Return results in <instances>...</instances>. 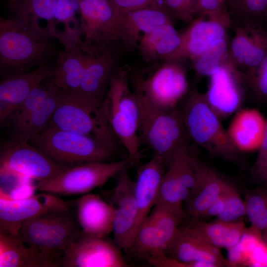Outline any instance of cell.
I'll return each instance as SVG.
<instances>
[{
  "mask_svg": "<svg viewBox=\"0 0 267 267\" xmlns=\"http://www.w3.org/2000/svg\"><path fill=\"white\" fill-rule=\"evenodd\" d=\"M264 24L265 28L267 30V8L264 15Z\"/></svg>",
  "mask_w": 267,
  "mask_h": 267,
  "instance_id": "f5cc1de1",
  "label": "cell"
},
{
  "mask_svg": "<svg viewBox=\"0 0 267 267\" xmlns=\"http://www.w3.org/2000/svg\"><path fill=\"white\" fill-rule=\"evenodd\" d=\"M162 178L156 203L183 206L190 190L185 187L169 168Z\"/></svg>",
  "mask_w": 267,
  "mask_h": 267,
  "instance_id": "ab89813d",
  "label": "cell"
},
{
  "mask_svg": "<svg viewBox=\"0 0 267 267\" xmlns=\"http://www.w3.org/2000/svg\"><path fill=\"white\" fill-rule=\"evenodd\" d=\"M267 152V118L266 119V127L263 140L260 148L257 158H260L264 156Z\"/></svg>",
  "mask_w": 267,
  "mask_h": 267,
  "instance_id": "816d5d0a",
  "label": "cell"
},
{
  "mask_svg": "<svg viewBox=\"0 0 267 267\" xmlns=\"http://www.w3.org/2000/svg\"><path fill=\"white\" fill-rule=\"evenodd\" d=\"M165 168L161 160L153 155L137 171L134 182L137 214L132 240L137 227L148 216L156 203L161 182L166 171Z\"/></svg>",
  "mask_w": 267,
  "mask_h": 267,
  "instance_id": "cb8c5ba5",
  "label": "cell"
},
{
  "mask_svg": "<svg viewBox=\"0 0 267 267\" xmlns=\"http://www.w3.org/2000/svg\"><path fill=\"white\" fill-rule=\"evenodd\" d=\"M0 267H53L40 252L30 248L17 235L0 233Z\"/></svg>",
  "mask_w": 267,
  "mask_h": 267,
  "instance_id": "f1b7e54d",
  "label": "cell"
},
{
  "mask_svg": "<svg viewBox=\"0 0 267 267\" xmlns=\"http://www.w3.org/2000/svg\"><path fill=\"white\" fill-rule=\"evenodd\" d=\"M158 5L172 18L190 23L198 13V0H158Z\"/></svg>",
  "mask_w": 267,
  "mask_h": 267,
  "instance_id": "7bdbcfd3",
  "label": "cell"
},
{
  "mask_svg": "<svg viewBox=\"0 0 267 267\" xmlns=\"http://www.w3.org/2000/svg\"><path fill=\"white\" fill-rule=\"evenodd\" d=\"M252 174L261 184L260 186L267 188V152L262 157L256 159Z\"/></svg>",
  "mask_w": 267,
  "mask_h": 267,
  "instance_id": "681fc988",
  "label": "cell"
},
{
  "mask_svg": "<svg viewBox=\"0 0 267 267\" xmlns=\"http://www.w3.org/2000/svg\"><path fill=\"white\" fill-rule=\"evenodd\" d=\"M59 91L56 87L37 109L14 126L17 135L15 139L29 141L48 126L59 102Z\"/></svg>",
  "mask_w": 267,
  "mask_h": 267,
  "instance_id": "1f68e13d",
  "label": "cell"
},
{
  "mask_svg": "<svg viewBox=\"0 0 267 267\" xmlns=\"http://www.w3.org/2000/svg\"><path fill=\"white\" fill-rule=\"evenodd\" d=\"M119 12L156 5L158 0H112Z\"/></svg>",
  "mask_w": 267,
  "mask_h": 267,
  "instance_id": "c3c4849f",
  "label": "cell"
},
{
  "mask_svg": "<svg viewBox=\"0 0 267 267\" xmlns=\"http://www.w3.org/2000/svg\"><path fill=\"white\" fill-rule=\"evenodd\" d=\"M228 38L215 41L210 48L192 61L195 82L205 76H211L220 67L228 51Z\"/></svg>",
  "mask_w": 267,
  "mask_h": 267,
  "instance_id": "74e56055",
  "label": "cell"
},
{
  "mask_svg": "<svg viewBox=\"0 0 267 267\" xmlns=\"http://www.w3.org/2000/svg\"><path fill=\"white\" fill-rule=\"evenodd\" d=\"M67 167L28 141L15 139L0 148V168L12 171L38 183L50 180Z\"/></svg>",
  "mask_w": 267,
  "mask_h": 267,
  "instance_id": "30bf717a",
  "label": "cell"
},
{
  "mask_svg": "<svg viewBox=\"0 0 267 267\" xmlns=\"http://www.w3.org/2000/svg\"><path fill=\"white\" fill-rule=\"evenodd\" d=\"M142 157L141 153L119 161L68 167L50 180L37 183V189L56 195H84L102 186L122 170L129 169L137 162Z\"/></svg>",
  "mask_w": 267,
  "mask_h": 267,
  "instance_id": "ba28073f",
  "label": "cell"
},
{
  "mask_svg": "<svg viewBox=\"0 0 267 267\" xmlns=\"http://www.w3.org/2000/svg\"><path fill=\"white\" fill-rule=\"evenodd\" d=\"M57 87L52 77L32 90L12 117L14 126L37 109Z\"/></svg>",
  "mask_w": 267,
  "mask_h": 267,
  "instance_id": "60d3db41",
  "label": "cell"
},
{
  "mask_svg": "<svg viewBox=\"0 0 267 267\" xmlns=\"http://www.w3.org/2000/svg\"><path fill=\"white\" fill-rule=\"evenodd\" d=\"M80 11V0H57L53 18L54 37L58 26L61 24L63 30L59 41L66 45L80 44V20L76 18Z\"/></svg>",
  "mask_w": 267,
  "mask_h": 267,
  "instance_id": "d6a6232c",
  "label": "cell"
},
{
  "mask_svg": "<svg viewBox=\"0 0 267 267\" xmlns=\"http://www.w3.org/2000/svg\"><path fill=\"white\" fill-rule=\"evenodd\" d=\"M210 77L204 95L220 117L226 118L240 110L247 96V89L241 73L230 60L227 53L221 65Z\"/></svg>",
  "mask_w": 267,
  "mask_h": 267,
  "instance_id": "7c38bea8",
  "label": "cell"
},
{
  "mask_svg": "<svg viewBox=\"0 0 267 267\" xmlns=\"http://www.w3.org/2000/svg\"><path fill=\"white\" fill-rule=\"evenodd\" d=\"M128 68L120 66L112 77L104 100L109 126L128 156L142 153L138 137L139 109Z\"/></svg>",
  "mask_w": 267,
  "mask_h": 267,
  "instance_id": "5b68a950",
  "label": "cell"
},
{
  "mask_svg": "<svg viewBox=\"0 0 267 267\" xmlns=\"http://www.w3.org/2000/svg\"><path fill=\"white\" fill-rule=\"evenodd\" d=\"M71 208V204L45 192L18 200L0 198V233L17 235L27 220L41 214Z\"/></svg>",
  "mask_w": 267,
  "mask_h": 267,
  "instance_id": "4fadbf2b",
  "label": "cell"
},
{
  "mask_svg": "<svg viewBox=\"0 0 267 267\" xmlns=\"http://www.w3.org/2000/svg\"><path fill=\"white\" fill-rule=\"evenodd\" d=\"M198 160L188 142L175 151L166 168L171 170L182 183L190 190L197 181Z\"/></svg>",
  "mask_w": 267,
  "mask_h": 267,
  "instance_id": "8d00e7d4",
  "label": "cell"
},
{
  "mask_svg": "<svg viewBox=\"0 0 267 267\" xmlns=\"http://www.w3.org/2000/svg\"><path fill=\"white\" fill-rule=\"evenodd\" d=\"M36 189L37 186L33 184L31 180L21 184L11 190L7 195L0 196V198L12 200L24 199L34 196Z\"/></svg>",
  "mask_w": 267,
  "mask_h": 267,
  "instance_id": "7dc6e473",
  "label": "cell"
},
{
  "mask_svg": "<svg viewBox=\"0 0 267 267\" xmlns=\"http://www.w3.org/2000/svg\"><path fill=\"white\" fill-rule=\"evenodd\" d=\"M29 142L53 160L66 166L107 162L116 151L93 137L50 127Z\"/></svg>",
  "mask_w": 267,
  "mask_h": 267,
  "instance_id": "52a82bcc",
  "label": "cell"
},
{
  "mask_svg": "<svg viewBox=\"0 0 267 267\" xmlns=\"http://www.w3.org/2000/svg\"><path fill=\"white\" fill-rule=\"evenodd\" d=\"M180 42V33L169 23L142 35L137 48L145 62L153 63L174 51Z\"/></svg>",
  "mask_w": 267,
  "mask_h": 267,
  "instance_id": "83f0119b",
  "label": "cell"
},
{
  "mask_svg": "<svg viewBox=\"0 0 267 267\" xmlns=\"http://www.w3.org/2000/svg\"><path fill=\"white\" fill-rule=\"evenodd\" d=\"M197 178L185 201V214L193 220H199L206 210L232 184L213 169L197 162Z\"/></svg>",
  "mask_w": 267,
  "mask_h": 267,
  "instance_id": "ffe728a7",
  "label": "cell"
},
{
  "mask_svg": "<svg viewBox=\"0 0 267 267\" xmlns=\"http://www.w3.org/2000/svg\"><path fill=\"white\" fill-rule=\"evenodd\" d=\"M185 215L183 206L163 203H156L151 210L148 217L159 231L166 249Z\"/></svg>",
  "mask_w": 267,
  "mask_h": 267,
  "instance_id": "836d02e7",
  "label": "cell"
},
{
  "mask_svg": "<svg viewBox=\"0 0 267 267\" xmlns=\"http://www.w3.org/2000/svg\"><path fill=\"white\" fill-rule=\"evenodd\" d=\"M234 31L228 43L227 56L244 76L252 73L264 59L267 52V31L232 26Z\"/></svg>",
  "mask_w": 267,
  "mask_h": 267,
  "instance_id": "2e32d148",
  "label": "cell"
},
{
  "mask_svg": "<svg viewBox=\"0 0 267 267\" xmlns=\"http://www.w3.org/2000/svg\"><path fill=\"white\" fill-rule=\"evenodd\" d=\"M178 106L190 140L210 154L226 161L239 159L241 152L231 142L221 118L195 85L189 89Z\"/></svg>",
  "mask_w": 267,
  "mask_h": 267,
  "instance_id": "7a4b0ae2",
  "label": "cell"
},
{
  "mask_svg": "<svg viewBox=\"0 0 267 267\" xmlns=\"http://www.w3.org/2000/svg\"><path fill=\"white\" fill-rule=\"evenodd\" d=\"M53 38L13 16L0 18V69L5 77L30 71L50 62L59 50Z\"/></svg>",
  "mask_w": 267,
  "mask_h": 267,
  "instance_id": "6da1fadb",
  "label": "cell"
},
{
  "mask_svg": "<svg viewBox=\"0 0 267 267\" xmlns=\"http://www.w3.org/2000/svg\"><path fill=\"white\" fill-rule=\"evenodd\" d=\"M130 75L134 92L159 108L178 107L189 90L182 61L160 60Z\"/></svg>",
  "mask_w": 267,
  "mask_h": 267,
  "instance_id": "277c9868",
  "label": "cell"
},
{
  "mask_svg": "<svg viewBox=\"0 0 267 267\" xmlns=\"http://www.w3.org/2000/svg\"><path fill=\"white\" fill-rule=\"evenodd\" d=\"M64 47L63 50H59L56 56L55 73L52 78L58 88L78 92L90 55L75 44Z\"/></svg>",
  "mask_w": 267,
  "mask_h": 267,
  "instance_id": "484cf974",
  "label": "cell"
},
{
  "mask_svg": "<svg viewBox=\"0 0 267 267\" xmlns=\"http://www.w3.org/2000/svg\"><path fill=\"white\" fill-rule=\"evenodd\" d=\"M72 208L53 212L42 253L55 267L65 250L81 234Z\"/></svg>",
  "mask_w": 267,
  "mask_h": 267,
  "instance_id": "603a6c76",
  "label": "cell"
},
{
  "mask_svg": "<svg viewBox=\"0 0 267 267\" xmlns=\"http://www.w3.org/2000/svg\"><path fill=\"white\" fill-rule=\"evenodd\" d=\"M200 15L221 24L227 29L230 27L229 16L222 0H198V16Z\"/></svg>",
  "mask_w": 267,
  "mask_h": 267,
  "instance_id": "f6af8a7d",
  "label": "cell"
},
{
  "mask_svg": "<svg viewBox=\"0 0 267 267\" xmlns=\"http://www.w3.org/2000/svg\"><path fill=\"white\" fill-rule=\"evenodd\" d=\"M118 58L116 46L90 55L77 92L92 103L102 105L110 80L120 67Z\"/></svg>",
  "mask_w": 267,
  "mask_h": 267,
  "instance_id": "e0dca14e",
  "label": "cell"
},
{
  "mask_svg": "<svg viewBox=\"0 0 267 267\" xmlns=\"http://www.w3.org/2000/svg\"><path fill=\"white\" fill-rule=\"evenodd\" d=\"M128 170H122L116 176L111 203L114 209L113 240L127 251L130 247L137 214L135 182L132 179Z\"/></svg>",
  "mask_w": 267,
  "mask_h": 267,
  "instance_id": "5bb4252c",
  "label": "cell"
},
{
  "mask_svg": "<svg viewBox=\"0 0 267 267\" xmlns=\"http://www.w3.org/2000/svg\"><path fill=\"white\" fill-rule=\"evenodd\" d=\"M200 239L219 249L230 250L240 241L248 228L241 221L226 222L214 220L207 222L193 220L186 225Z\"/></svg>",
  "mask_w": 267,
  "mask_h": 267,
  "instance_id": "4316f807",
  "label": "cell"
},
{
  "mask_svg": "<svg viewBox=\"0 0 267 267\" xmlns=\"http://www.w3.org/2000/svg\"><path fill=\"white\" fill-rule=\"evenodd\" d=\"M244 201L251 227L267 242V188L259 186L246 190Z\"/></svg>",
  "mask_w": 267,
  "mask_h": 267,
  "instance_id": "d590c367",
  "label": "cell"
},
{
  "mask_svg": "<svg viewBox=\"0 0 267 267\" xmlns=\"http://www.w3.org/2000/svg\"><path fill=\"white\" fill-rule=\"evenodd\" d=\"M52 212L27 220L23 223L18 233L23 243L42 254Z\"/></svg>",
  "mask_w": 267,
  "mask_h": 267,
  "instance_id": "f35d334b",
  "label": "cell"
},
{
  "mask_svg": "<svg viewBox=\"0 0 267 267\" xmlns=\"http://www.w3.org/2000/svg\"><path fill=\"white\" fill-rule=\"evenodd\" d=\"M55 73V63L50 62L31 71L4 77L0 84V109L13 115L30 92Z\"/></svg>",
  "mask_w": 267,
  "mask_h": 267,
  "instance_id": "44dd1931",
  "label": "cell"
},
{
  "mask_svg": "<svg viewBox=\"0 0 267 267\" xmlns=\"http://www.w3.org/2000/svg\"><path fill=\"white\" fill-rule=\"evenodd\" d=\"M10 1H11L12 2H16L18 0H10Z\"/></svg>",
  "mask_w": 267,
  "mask_h": 267,
  "instance_id": "db71d44e",
  "label": "cell"
},
{
  "mask_svg": "<svg viewBox=\"0 0 267 267\" xmlns=\"http://www.w3.org/2000/svg\"><path fill=\"white\" fill-rule=\"evenodd\" d=\"M80 48L94 56L116 46L119 13L112 0H80Z\"/></svg>",
  "mask_w": 267,
  "mask_h": 267,
  "instance_id": "9c48e42d",
  "label": "cell"
},
{
  "mask_svg": "<svg viewBox=\"0 0 267 267\" xmlns=\"http://www.w3.org/2000/svg\"><path fill=\"white\" fill-rule=\"evenodd\" d=\"M59 102L47 127L92 136L117 149L119 141L109 126L104 103L96 105L77 92L59 89Z\"/></svg>",
  "mask_w": 267,
  "mask_h": 267,
  "instance_id": "8992f818",
  "label": "cell"
},
{
  "mask_svg": "<svg viewBox=\"0 0 267 267\" xmlns=\"http://www.w3.org/2000/svg\"><path fill=\"white\" fill-rule=\"evenodd\" d=\"M244 216H246L244 201L240 196L235 186L231 184L226 191L224 208L215 220L233 222L240 221Z\"/></svg>",
  "mask_w": 267,
  "mask_h": 267,
  "instance_id": "ee69618b",
  "label": "cell"
},
{
  "mask_svg": "<svg viewBox=\"0 0 267 267\" xmlns=\"http://www.w3.org/2000/svg\"><path fill=\"white\" fill-rule=\"evenodd\" d=\"M242 76L247 96L257 104L267 105V52L257 69L248 75Z\"/></svg>",
  "mask_w": 267,
  "mask_h": 267,
  "instance_id": "b9f144b4",
  "label": "cell"
},
{
  "mask_svg": "<svg viewBox=\"0 0 267 267\" xmlns=\"http://www.w3.org/2000/svg\"><path fill=\"white\" fill-rule=\"evenodd\" d=\"M266 119L257 109H240L230 123L227 130L230 139L241 152L258 150L264 138Z\"/></svg>",
  "mask_w": 267,
  "mask_h": 267,
  "instance_id": "d4e9b609",
  "label": "cell"
},
{
  "mask_svg": "<svg viewBox=\"0 0 267 267\" xmlns=\"http://www.w3.org/2000/svg\"><path fill=\"white\" fill-rule=\"evenodd\" d=\"M31 180L12 171L0 168V196L7 195L19 185Z\"/></svg>",
  "mask_w": 267,
  "mask_h": 267,
  "instance_id": "bcb514c9",
  "label": "cell"
},
{
  "mask_svg": "<svg viewBox=\"0 0 267 267\" xmlns=\"http://www.w3.org/2000/svg\"><path fill=\"white\" fill-rule=\"evenodd\" d=\"M166 254L181 264L191 267L190 263L204 262L216 267L230 266L219 248L200 239L186 226H180L168 245Z\"/></svg>",
  "mask_w": 267,
  "mask_h": 267,
  "instance_id": "ac0fdd59",
  "label": "cell"
},
{
  "mask_svg": "<svg viewBox=\"0 0 267 267\" xmlns=\"http://www.w3.org/2000/svg\"><path fill=\"white\" fill-rule=\"evenodd\" d=\"M75 215L82 231L103 237L112 232L114 209L97 194L87 193L74 202Z\"/></svg>",
  "mask_w": 267,
  "mask_h": 267,
  "instance_id": "7402d4cb",
  "label": "cell"
},
{
  "mask_svg": "<svg viewBox=\"0 0 267 267\" xmlns=\"http://www.w3.org/2000/svg\"><path fill=\"white\" fill-rule=\"evenodd\" d=\"M227 189L206 210L200 220L208 219L214 216L217 217L222 212L225 206Z\"/></svg>",
  "mask_w": 267,
  "mask_h": 267,
  "instance_id": "f907efd6",
  "label": "cell"
},
{
  "mask_svg": "<svg viewBox=\"0 0 267 267\" xmlns=\"http://www.w3.org/2000/svg\"><path fill=\"white\" fill-rule=\"evenodd\" d=\"M135 94L139 109L138 134L140 145L151 149L153 155L159 158L167 168L175 151L190 140L179 107L159 108Z\"/></svg>",
  "mask_w": 267,
  "mask_h": 267,
  "instance_id": "3957f363",
  "label": "cell"
},
{
  "mask_svg": "<svg viewBox=\"0 0 267 267\" xmlns=\"http://www.w3.org/2000/svg\"><path fill=\"white\" fill-rule=\"evenodd\" d=\"M232 26L266 30L264 15L267 0H222Z\"/></svg>",
  "mask_w": 267,
  "mask_h": 267,
  "instance_id": "4dcf8cb0",
  "label": "cell"
},
{
  "mask_svg": "<svg viewBox=\"0 0 267 267\" xmlns=\"http://www.w3.org/2000/svg\"><path fill=\"white\" fill-rule=\"evenodd\" d=\"M169 23H173L172 18L158 5L120 12L117 19L119 42L127 49H134L137 47L141 34Z\"/></svg>",
  "mask_w": 267,
  "mask_h": 267,
  "instance_id": "d6986e66",
  "label": "cell"
},
{
  "mask_svg": "<svg viewBox=\"0 0 267 267\" xmlns=\"http://www.w3.org/2000/svg\"><path fill=\"white\" fill-rule=\"evenodd\" d=\"M114 241L105 237L88 235L83 231L63 252L59 260L62 267H128Z\"/></svg>",
  "mask_w": 267,
  "mask_h": 267,
  "instance_id": "8fae6325",
  "label": "cell"
},
{
  "mask_svg": "<svg viewBox=\"0 0 267 267\" xmlns=\"http://www.w3.org/2000/svg\"><path fill=\"white\" fill-rule=\"evenodd\" d=\"M165 249L159 231L148 216L137 227L128 251L146 260L159 251L165 252Z\"/></svg>",
  "mask_w": 267,
  "mask_h": 267,
  "instance_id": "e575fe53",
  "label": "cell"
},
{
  "mask_svg": "<svg viewBox=\"0 0 267 267\" xmlns=\"http://www.w3.org/2000/svg\"><path fill=\"white\" fill-rule=\"evenodd\" d=\"M57 2V0H18L9 6L14 17L54 39L53 18Z\"/></svg>",
  "mask_w": 267,
  "mask_h": 267,
  "instance_id": "f546056e",
  "label": "cell"
},
{
  "mask_svg": "<svg viewBox=\"0 0 267 267\" xmlns=\"http://www.w3.org/2000/svg\"><path fill=\"white\" fill-rule=\"evenodd\" d=\"M227 29L204 16H198L181 33L179 46L161 60L193 61L208 50L216 41L227 38Z\"/></svg>",
  "mask_w": 267,
  "mask_h": 267,
  "instance_id": "9a60e30c",
  "label": "cell"
}]
</instances>
